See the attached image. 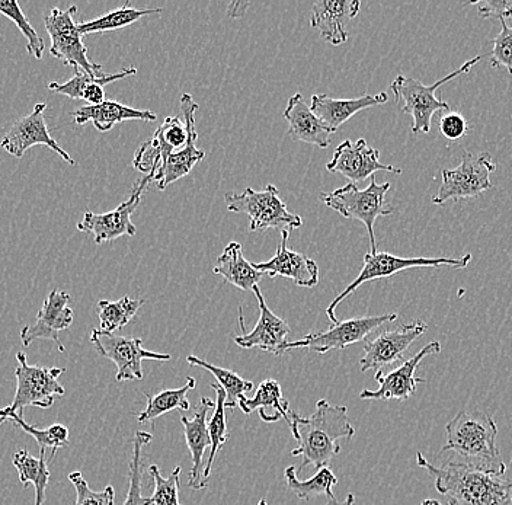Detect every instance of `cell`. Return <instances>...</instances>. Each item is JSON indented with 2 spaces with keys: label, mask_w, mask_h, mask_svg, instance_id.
Returning <instances> with one entry per match:
<instances>
[{
  "label": "cell",
  "mask_w": 512,
  "mask_h": 505,
  "mask_svg": "<svg viewBox=\"0 0 512 505\" xmlns=\"http://www.w3.org/2000/svg\"><path fill=\"white\" fill-rule=\"evenodd\" d=\"M299 447L291 452V456H302L303 462L296 468L297 476L307 466L322 469L329 468L332 459L341 453V440L354 437L355 428L348 418L347 407H336L326 399H320L315 412L309 418L300 417L293 412V424L290 427Z\"/></svg>",
  "instance_id": "1"
},
{
  "label": "cell",
  "mask_w": 512,
  "mask_h": 505,
  "mask_svg": "<svg viewBox=\"0 0 512 505\" xmlns=\"http://www.w3.org/2000/svg\"><path fill=\"white\" fill-rule=\"evenodd\" d=\"M416 463L434 478L435 489L448 505H512V479L473 468L459 460L432 465L421 452Z\"/></svg>",
  "instance_id": "2"
},
{
  "label": "cell",
  "mask_w": 512,
  "mask_h": 505,
  "mask_svg": "<svg viewBox=\"0 0 512 505\" xmlns=\"http://www.w3.org/2000/svg\"><path fill=\"white\" fill-rule=\"evenodd\" d=\"M447 440L438 456L453 452L466 465L485 472L505 475L507 465L496 446L498 425L485 412L460 411L446 425Z\"/></svg>",
  "instance_id": "3"
},
{
  "label": "cell",
  "mask_w": 512,
  "mask_h": 505,
  "mask_svg": "<svg viewBox=\"0 0 512 505\" xmlns=\"http://www.w3.org/2000/svg\"><path fill=\"white\" fill-rule=\"evenodd\" d=\"M198 108L200 107L191 95H182L181 110L184 121L178 115L166 117L152 139L147 140L137 150L133 161L134 168L143 172L144 177H150L155 181L162 172L166 159L188 145L192 127H195V113Z\"/></svg>",
  "instance_id": "4"
},
{
  "label": "cell",
  "mask_w": 512,
  "mask_h": 505,
  "mask_svg": "<svg viewBox=\"0 0 512 505\" xmlns=\"http://www.w3.org/2000/svg\"><path fill=\"white\" fill-rule=\"evenodd\" d=\"M482 57H473L469 62L464 63L459 69L451 72L446 78L440 79L432 85L416 81L414 78L399 75L392 82V92L395 94L396 104L399 105L402 113L409 114L412 117V133L428 134L431 131L432 117L435 113H450V105L447 101L437 98L438 88L446 83L459 78L464 73H469L472 67L478 65Z\"/></svg>",
  "instance_id": "5"
},
{
  "label": "cell",
  "mask_w": 512,
  "mask_h": 505,
  "mask_svg": "<svg viewBox=\"0 0 512 505\" xmlns=\"http://www.w3.org/2000/svg\"><path fill=\"white\" fill-rule=\"evenodd\" d=\"M390 182L377 184L376 178H371L366 190H360L357 184H347L332 193L320 194L319 198L326 207L341 214L345 219H354L366 226L368 238H370L371 252L377 254L376 233L374 225L377 219L390 216L395 212V207L386 203V194L389 193Z\"/></svg>",
  "instance_id": "6"
},
{
  "label": "cell",
  "mask_w": 512,
  "mask_h": 505,
  "mask_svg": "<svg viewBox=\"0 0 512 505\" xmlns=\"http://www.w3.org/2000/svg\"><path fill=\"white\" fill-rule=\"evenodd\" d=\"M18 367L15 370L16 393L14 401L8 407L0 409V420L11 414L24 417L25 408L48 409L53 407L57 398H62L64 388L59 377L66 372L63 367L31 366L24 353L16 354Z\"/></svg>",
  "instance_id": "7"
},
{
  "label": "cell",
  "mask_w": 512,
  "mask_h": 505,
  "mask_svg": "<svg viewBox=\"0 0 512 505\" xmlns=\"http://www.w3.org/2000/svg\"><path fill=\"white\" fill-rule=\"evenodd\" d=\"M227 210L243 213L249 217V230L280 229L293 230L302 228L303 219L288 212L287 204L280 198V191L274 185H267L265 190L255 191L251 187L243 193H227L224 196Z\"/></svg>",
  "instance_id": "8"
},
{
  "label": "cell",
  "mask_w": 512,
  "mask_h": 505,
  "mask_svg": "<svg viewBox=\"0 0 512 505\" xmlns=\"http://www.w3.org/2000/svg\"><path fill=\"white\" fill-rule=\"evenodd\" d=\"M472 261V255L466 254L460 258H402L396 255L389 254V252H377V254H366L364 257V265L361 268V273L358 277L344 290L338 297L332 300L331 305L326 309V315L331 319L332 324H338L335 310L338 308L339 303L350 296V294L357 292L358 287L363 286L368 281L380 280V278H389L400 273V271L411 270V268H466L469 262Z\"/></svg>",
  "instance_id": "9"
},
{
  "label": "cell",
  "mask_w": 512,
  "mask_h": 505,
  "mask_svg": "<svg viewBox=\"0 0 512 505\" xmlns=\"http://www.w3.org/2000/svg\"><path fill=\"white\" fill-rule=\"evenodd\" d=\"M78 8L75 5L62 9L54 8L44 19L47 34L51 38L50 53L56 59L62 60L64 65L72 66L75 72H83L86 75L99 76L102 66L91 62L88 57V49L83 44V35L79 31V22L75 21Z\"/></svg>",
  "instance_id": "10"
},
{
  "label": "cell",
  "mask_w": 512,
  "mask_h": 505,
  "mask_svg": "<svg viewBox=\"0 0 512 505\" xmlns=\"http://www.w3.org/2000/svg\"><path fill=\"white\" fill-rule=\"evenodd\" d=\"M495 171L489 152L479 155L464 152L462 162L456 169H444L440 190L432 198V203L443 206L447 201L476 198L494 188L491 174Z\"/></svg>",
  "instance_id": "11"
},
{
  "label": "cell",
  "mask_w": 512,
  "mask_h": 505,
  "mask_svg": "<svg viewBox=\"0 0 512 505\" xmlns=\"http://www.w3.org/2000/svg\"><path fill=\"white\" fill-rule=\"evenodd\" d=\"M396 319H398V313H384V315L364 316V318L338 322L326 331L304 335L302 340L291 341V343L287 341L283 347V354L299 348H309L319 354H326L332 350H344L348 345L366 341L371 332L390 322H395Z\"/></svg>",
  "instance_id": "12"
},
{
  "label": "cell",
  "mask_w": 512,
  "mask_h": 505,
  "mask_svg": "<svg viewBox=\"0 0 512 505\" xmlns=\"http://www.w3.org/2000/svg\"><path fill=\"white\" fill-rule=\"evenodd\" d=\"M91 343L96 353L117 366V382L143 379V361H169L171 354L153 353L143 348L142 338L118 337L108 332L92 329Z\"/></svg>",
  "instance_id": "13"
},
{
  "label": "cell",
  "mask_w": 512,
  "mask_h": 505,
  "mask_svg": "<svg viewBox=\"0 0 512 505\" xmlns=\"http://www.w3.org/2000/svg\"><path fill=\"white\" fill-rule=\"evenodd\" d=\"M150 182H153L152 178L144 177L134 184L130 197L112 212L102 214L86 212L82 222L78 223V230L83 233H91L94 236L95 244L98 245L115 241L121 236L136 235L137 228L134 226L131 216L139 207L143 193L149 187Z\"/></svg>",
  "instance_id": "14"
},
{
  "label": "cell",
  "mask_w": 512,
  "mask_h": 505,
  "mask_svg": "<svg viewBox=\"0 0 512 505\" xmlns=\"http://www.w3.org/2000/svg\"><path fill=\"white\" fill-rule=\"evenodd\" d=\"M428 325L424 321H414L411 324L387 329L377 335L374 340L364 343V357L360 360L361 373L368 370L382 372L383 367L403 361V354L427 332Z\"/></svg>",
  "instance_id": "15"
},
{
  "label": "cell",
  "mask_w": 512,
  "mask_h": 505,
  "mask_svg": "<svg viewBox=\"0 0 512 505\" xmlns=\"http://www.w3.org/2000/svg\"><path fill=\"white\" fill-rule=\"evenodd\" d=\"M441 353V344L438 341L425 345L419 353L409 360H403L399 367L392 372H377L374 379L379 383L377 391H363L360 398L368 401H408L415 395L416 386L425 383L422 377H416L415 372L425 357Z\"/></svg>",
  "instance_id": "16"
},
{
  "label": "cell",
  "mask_w": 512,
  "mask_h": 505,
  "mask_svg": "<svg viewBox=\"0 0 512 505\" xmlns=\"http://www.w3.org/2000/svg\"><path fill=\"white\" fill-rule=\"evenodd\" d=\"M46 110L47 105L44 102L35 105L34 111L30 115L15 121L12 129L0 140V146L9 155L15 156V158H22L32 146L44 145L54 150L69 165L75 166V159L51 137L46 118H44V111Z\"/></svg>",
  "instance_id": "17"
},
{
  "label": "cell",
  "mask_w": 512,
  "mask_h": 505,
  "mask_svg": "<svg viewBox=\"0 0 512 505\" xmlns=\"http://www.w3.org/2000/svg\"><path fill=\"white\" fill-rule=\"evenodd\" d=\"M326 169L332 174H341L342 177L350 180L351 184L373 178L379 171L402 174V169L380 162L379 150L368 146L364 139L357 140L355 143L351 140L342 142L336 147L334 156L326 165Z\"/></svg>",
  "instance_id": "18"
},
{
  "label": "cell",
  "mask_w": 512,
  "mask_h": 505,
  "mask_svg": "<svg viewBox=\"0 0 512 505\" xmlns=\"http://www.w3.org/2000/svg\"><path fill=\"white\" fill-rule=\"evenodd\" d=\"M69 302V293L57 289L50 292L38 312L37 321L22 328V345L28 348L35 340H48L57 345L60 353H64L66 348L60 341V332L69 329L75 319V312L67 306Z\"/></svg>",
  "instance_id": "19"
},
{
  "label": "cell",
  "mask_w": 512,
  "mask_h": 505,
  "mask_svg": "<svg viewBox=\"0 0 512 505\" xmlns=\"http://www.w3.org/2000/svg\"><path fill=\"white\" fill-rule=\"evenodd\" d=\"M252 292L255 293L259 302V321L256 322L255 328L251 332H246L242 308H239V324L242 326V335L235 337V344L243 350L259 348V350L267 351L275 356H281L284 344L287 343V335L290 334V326L268 308L264 294L258 286L254 287Z\"/></svg>",
  "instance_id": "20"
},
{
  "label": "cell",
  "mask_w": 512,
  "mask_h": 505,
  "mask_svg": "<svg viewBox=\"0 0 512 505\" xmlns=\"http://www.w3.org/2000/svg\"><path fill=\"white\" fill-rule=\"evenodd\" d=\"M290 233L291 230H283L281 244L274 257L270 261L255 264V268L261 273L268 274V277H286L288 280H293L299 287L312 289L319 283V265L312 258L288 249Z\"/></svg>",
  "instance_id": "21"
},
{
  "label": "cell",
  "mask_w": 512,
  "mask_h": 505,
  "mask_svg": "<svg viewBox=\"0 0 512 505\" xmlns=\"http://www.w3.org/2000/svg\"><path fill=\"white\" fill-rule=\"evenodd\" d=\"M216 407L213 399L203 396L200 405L195 411L194 417L188 418L185 415L181 417V424L184 425L185 443L190 449L192 468L188 475V487L200 491L204 488V455L206 450L211 447L210 433H208V412Z\"/></svg>",
  "instance_id": "22"
},
{
  "label": "cell",
  "mask_w": 512,
  "mask_h": 505,
  "mask_svg": "<svg viewBox=\"0 0 512 505\" xmlns=\"http://www.w3.org/2000/svg\"><path fill=\"white\" fill-rule=\"evenodd\" d=\"M361 3L358 0H318L313 3L310 25L320 31L323 40L331 46L347 43V24L357 17Z\"/></svg>",
  "instance_id": "23"
},
{
  "label": "cell",
  "mask_w": 512,
  "mask_h": 505,
  "mask_svg": "<svg viewBox=\"0 0 512 505\" xmlns=\"http://www.w3.org/2000/svg\"><path fill=\"white\" fill-rule=\"evenodd\" d=\"M283 117L288 121L287 134L294 142L309 143L322 149H328L331 145L332 131L313 113L299 92L288 99Z\"/></svg>",
  "instance_id": "24"
},
{
  "label": "cell",
  "mask_w": 512,
  "mask_h": 505,
  "mask_svg": "<svg viewBox=\"0 0 512 505\" xmlns=\"http://www.w3.org/2000/svg\"><path fill=\"white\" fill-rule=\"evenodd\" d=\"M387 101H389V95L386 92H380L377 95L364 94L363 97L354 99H336L320 94L313 95L310 108L328 126V129L335 133L355 114L376 105L386 104Z\"/></svg>",
  "instance_id": "25"
},
{
  "label": "cell",
  "mask_w": 512,
  "mask_h": 505,
  "mask_svg": "<svg viewBox=\"0 0 512 505\" xmlns=\"http://www.w3.org/2000/svg\"><path fill=\"white\" fill-rule=\"evenodd\" d=\"M239 408L246 415L259 411V417L264 423H277L284 418L288 427L293 424L294 411L290 408V402L284 398L280 383L274 379L261 382L254 398L248 399L246 396H242L239 399Z\"/></svg>",
  "instance_id": "26"
},
{
  "label": "cell",
  "mask_w": 512,
  "mask_h": 505,
  "mask_svg": "<svg viewBox=\"0 0 512 505\" xmlns=\"http://www.w3.org/2000/svg\"><path fill=\"white\" fill-rule=\"evenodd\" d=\"M75 123L83 126L86 123H92L95 129L105 133L110 131L117 124L130 120L156 121L158 115L149 110H136V108L127 107L117 101L102 102L99 105H85L73 113Z\"/></svg>",
  "instance_id": "27"
},
{
  "label": "cell",
  "mask_w": 512,
  "mask_h": 505,
  "mask_svg": "<svg viewBox=\"0 0 512 505\" xmlns=\"http://www.w3.org/2000/svg\"><path fill=\"white\" fill-rule=\"evenodd\" d=\"M213 271L243 292H252L264 277V273L256 270L255 264L246 260L242 245L238 242H230L224 248L222 255L217 258Z\"/></svg>",
  "instance_id": "28"
},
{
  "label": "cell",
  "mask_w": 512,
  "mask_h": 505,
  "mask_svg": "<svg viewBox=\"0 0 512 505\" xmlns=\"http://www.w3.org/2000/svg\"><path fill=\"white\" fill-rule=\"evenodd\" d=\"M197 139V130H195V127H192L188 145L185 146L184 149L179 150V152L172 153V155L166 159L162 172H160L156 180L153 181L156 182L160 191H165L169 185L181 180V178L187 177L192 169L197 166V163L206 158V152H203V150L197 147Z\"/></svg>",
  "instance_id": "29"
},
{
  "label": "cell",
  "mask_w": 512,
  "mask_h": 505,
  "mask_svg": "<svg viewBox=\"0 0 512 505\" xmlns=\"http://www.w3.org/2000/svg\"><path fill=\"white\" fill-rule=\"evenodd\" d=\"M46 450L40 449V456L30 455L28 450H19L12 457L16 471H18L19 481L22 485L32 484L35 488L34 505H43L46 503V491L48 482H50V469L46 459Z\"/></svg>",
  "instance_id": "30"
},
{
  "label": "cell",
  "mask_w": 512,
  "mask_h": 505,
  "mask_svg": "<svg viewBox=\"0 0 512 505\" xmlns=\"http://www.w3.org/2000/svg\"><path fill=\"white\" fill-rule=\"evenodd\" d=\"M197 380L194 377H187V383L179 389H166V391L159 392L158 395H147V407L144 411L137 415V421L140 424L155 421L156 418L168 414L172 411H190L191 404L188 401L187 393L195 389Z\"/></svg>",
  "instance_id": "31"
},
{
  "label": "cell",
  "mask_w": 512,
  "mask_h": 505,
  "mask_svg": "<svg viewBox=\"0 0 512 505\" xmlns=\"http://www.w3.org/2000/svg\"><path fill=\"white\" fill-rule=\"evenodd\" d=\"M288 488L299 500L309 501L316 497L326 495L329 500L335 498L334 487L338 484V478L329 468L319 469L318 473L307 481H300L297 476L296 466H288L284 471Z\"/></svg>",
  "instance_id": "32"
},
{
  "label": "cell",
  "mask_w": 512,
  "mask_h": 505,
  "mask_svg": "<svg viewBox=\"0 0 512 505\" xmlns=\"http://www.w3.org/2000/svg\"><path fill=\"white\" fill-rule=\"evenodd\" d=\"M162 9H133L130 8V2L124 3L121 8L114 9L102 17L92 19V21L79 22V31L82 35L104 34L108 31L120 30V28L130 27L134 22L143 17L152 14H160Z\"/></svg>",
  "instance_id": "33"
},
{
  "label": "cell",
  "mask_w": 512,
  "mask_h": 505,
  "mask_svg": "<svg viewBox=\"0 0 512 505\" xmlns=\"http://www.w3.org/2000/svg\"><path fill=\"white\" fill-rule=\"evenodd\" d=\"M211 388L216 391L217 401L216 407H214L213 417H211V420L208 421V433H210L211 450L206 466H204V488H207L208 478H210L211 469H213L214 465V459H216V456L219 455V452L223 449L224 444L229 441V433H227L226 423V393H224L222 386L217 385V383H211Z\"/></svg>",
  "instance_id": "34"
},
{
  "label": "cell",
  "mask_w": 512,
  "mask_h": 505,
  "mask_svg": "<svg viewBox=\"0 0 512 505\" xmlns=\"http://www.w3.org/2000/svg\"><path fill=\"white\" fill-rule=\"evenodd\" d=\"M144 305V300L130 299L128 296H124L123 299L115 300H99L98 316L101 326L99 331L108 332V334H114L115 331H120L136 316L139 309Z\"/></svg>",
  "instance_id": "35"
},
{
  "label": "cell",
  "mask_w": 512,
  "mask_h": 505,
  "mask_svg": "<svg viewBox=\"0 0 512 505\" xmlns=\"http://www.w3.org/2000/svg\"><path fill=\"white\" fill-rule=\"evenodd\" d=\"M187 361L190 366L206 369L211 375L216 377L219 386H222L224 393H226V408L238 407L239 399L242 398L246 392H251L252 389H254V382L243 379L242 376H239L238 373L233 372V370L214 366V364L198 359V357L195 356H188Z\"/></svg>",
  "instance_id": "36"
},
{
  "label": "cell",
  "mask_w": 512,
  "mask_h": 505,
  "mask_svg": "<svg viewBox=\"0 0 512 505\" xmlns=\"http://www.w3.org/2000/svg\"><path fill=\"white\" fill-rule=\"evenodd\" d=\"M3 423H12L18 425L19 428L30 434L38 447H44V449H51V460L56 457L59 449H63L69 444V428L64 427L62 424H54L47 428H37L34 425H30L24 420V417H19L18 414H11L8 417L0 420V425Z\"/></svg>",
  "instance_id": "37"
},
{
  "label": "cell",
  "mask_w": 512,
  "mask_h": 505,
  "mask_svg": "<svg viewBox=\"0 0 512 505\" xmlns=\"http://www.w3.org/2000/svg\"><path fill=\"white\" fill-rule=\"evenodd\" d=\"M153 436L146 431H137L133 440V457L128 469V491L123 505H146V498L142 495L144 465L142 462L143 446L149 444Z\"/></svg>",
  "instance_id": "38"
},
{
  "label": "cell",
  "mask_w": 512,
  "mask_h": 505,
  "mask_svg": "<svg viewBox=\"0 0 512 505\" xmlns=\"http://www.w3.org/2000/svg\"><path fill=\"white\" fill-rule=\"evenodd\" d=\"M0 15L11 19L22 35L27 38L28 54H31L37 60L43 59L46 43H44L43 37L34 30L19 3L15 2V0H0Z\"/></svg>",
  "instance_id": "39"
},
{
  "label": "cell",
  "mask_w": 512,
  "mask_h": 505,
  "mask_svg": "<svg viewBox=\"0 0 512 505\" xmlns=\"http://www.w3.org/2000/svg\"><path fill=\"white\" fill-rule=\"evenodd\" d=\"M150 476L155 481V491L150 498H146V505H182L179 503V487H181V468L176 466L174 472L163 478L159 466L149 468Z\"/></svg>",
  "instance_id": "40"
},
{
  "label": "cell",
  "mask_w": 512,
  "mask_h": 505,
  "mask_svg": "<svg viewBox=\"0 0 512 505\" xmlns=\"http://www.w3.org/2000/svg\"><path fill=\"white\" fill-rule=\"evenodd\" d=\"M69 481L72 482L76 491L75 505H114L115 489L112 485L102 491L96 492L89 488L88 482L83 478L82 472H72L69 475Z\"/></svg>",
  "instance_id": "41"
},
{
  "label": "cell",
  "mask_w": 512,
  "mask_h": 505,
  "mask_svg": "<svg viewBox=\"0 0 512 505\" xmlns=\"http://www.w3.org/2000/svg\"><path fill=\"white\" fill-rule=\"evenodd\" d=\"M501 27V33L492 40L491 66L494 69L504 67L512 75V24L501 19Z\"/></svg>",
  "instance_id": "42"
},
{
  "label": "cell",
  "mask_w": 512,
  "mask_h": 505,
  "mask_svg": "<svg viewBox=\"0 0 512 505\" xmlns=\"http://www.w3.org/2000/svg\"><path fill=\"white\" fill-rule=\"evenodd\" d=\"M440 133L450 142H459L469 133V121L459 113H447L440 118Z\"/></svg>",
  "instance_id": "43"
},
{
  "label": "cell",
  "mask_w": 512,
  "mask_h": 505,
  "mask_svg": "<svg viewBox=\"0 0 512 505\" xmlns=\"http://www.w3.org/2000/svg\"><path fill=\"white\" fill-rule=\"evenodd\" d=\"M467 5L475 6L482 18H512V0H485V2H469Z\"/></svg>",
  "instance_id": "44"
},
{
  "label": "cell",
  "mask_w": 512,
  "mask_h": 505,
  "mask_svg": "<svg viewBox=\"0 0 512 505\" xmlns=\"http://www.w3.org/2000/svg\"><path fill=\"white\" fill-rule=\"evenodd\" d=\"M251 6V3L248 2H233L229 5V11H227V14L230 15L232 18H239L242 17L243 14H245L246 9Z\"/></svg>",
  "instance_id": "45"
},
{
  "label": "cell",
  "mask_w": 512,
  "mask_h": 505,
  "mask_svg": "<svg viewBox=\"0 0 512 505\" xmlns=\"http://www.w3.org/2000/svg\"><path fill=\"white\" fill-rule=\"evenodd\" d=\"M355 504V497L354 494H348L347 498H345V501H342V503H339V501H336V498H332V500H329L328 503L325 505H354Z\"/></svg>",
  "instance_id": "46"
},
{
  "label": "cell",
  "mask_w": 512,
  "mask_h": 505,
  "mask_svg": "<svg viewBox=\"0 0 512 505\" xmlns=\"http://www.w3.org/2000/svg\"><path fill=\"white\" fill-rule=\"evenodd\" d=\"M419 505H443V504H441L440 501H437V500H425V501H422V503Z\"/></svg>",
  "instance_id": "47"
},
{
  "label": "cell",
  "mask_w": 512,
  "mask_h": 505,
  "mask_svg": "<svg viewBox=\"0 0 512 505\" xmlns=\"http://www.w3.org/2000/svg\"><path fill=\"white\" fill-rule=\"evenodd\" d=\"M258 505H268L267 500H264V498H262V500L259 501Z\"/></svg>",
  "instance_id": "48"
}]
</instances>
